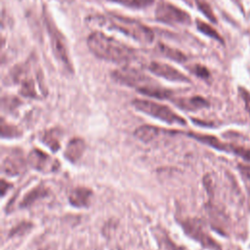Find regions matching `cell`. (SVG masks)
<instances>
[{"instance_id":"1","label":"cell","mask_w":250,"mask_h":250,"mask_svg":"<svg viewBox=\"0 0 250 250\" xmlns=\"http://www.w3.org/2000/svg\"><path fill=\"white\" fill-rule=\"evenodd\" d=\"M87 45L96 57L104 61L123 62L136 58L134 49L100 31H95L88 36Z\"/></svg>"},{"instance_id":"2","label":"cell","mask_w":250,"mask_h":250,"mask_svg":"<svg viewBox=\"0 0 250 250\" xmlns=\"http://www.w3.org/2000/svg\"><path fill=\"white\" fill-rule=\"evenodd\" d=\"M101 24L110 29H115L143 44H149L154 38V34L149 27L129 18L109 16L103 19Z\"/></svg>"},{"instance_id":"3","label":"cell","mask_w":250,"mask_h":250,"mask_svg":"<svg viewBox=\"0 0 250 250\" xmlns=\"http://www.w3.org/2000/svg\"><path fill=\"white\" fill-rule=\"evenodd\" d=\"M134 107L144 112L145 114L150 115L156 119H159L168 124H178V125H186V120L174 112L170 107L164 104H160L151 101L146 100H139L136 99L132 102Z\"/></svg>"},{"instance_id":"4","label":"cell","mask_w":250,"mask_h":250,"mask_svg":"<svg viewBox=\"0 0 250 250\" xmlns=\"http://www.w3.org/2000/svg\"><path fill=\"white\" fill-rule=\"evenodd\" d=\"M113 77L116 81L130 87L136 88L140 93L144 90L155 86L154 82L142 72L133 68H122L113 72Z\"/></svg>"},{"instance_id":"5","label":"cell","mask_w":250,"mask_h":250,"mask_svg":"<svg viewBox=\"0 0 250 250\" xmlns=\"http://www.w3.org/2000/svg\"><path fill=\"white\" fill-rule=\"evenodd\" d=\"M183 229L192 239L199 242L202 246L211 250H221L220 245L205 231L202 223L197 219H187L182 222Z\"/></svg>"},{"instance_id":"6","label":"cell","mask_w":250,"mask_h":250,"mask_svg":"<svg viewBox=\"0 0 250 250\" xmlns=\"http://www.w3.org/2000/svg\"><path fill=\"white\" fill-rule=\"evenodd\" d=\"M155 18L165 23L187 24L190 21V17L182 9L170 3H161L155 11Z\"/></svg>"},{"instance_id":"7","label":"cell","mask_w":250,"mask_h":250,"mask_svg":"<svg viewBox=\"0 0 250 250\" xmlns=\"http://www.w3.org/2000/svg\"><path fill=\"white\" fill-rule=\"evenodd\" d=\"M27 160L33 169L42 173L55 172L60 166L58 159H54L49 154L37 148L29 152Z\"/></svg>"},{"instance_id":"8","label":"cell","mask_w":250,"mask_h":250,"mask_svg":"<svg viewBox=\"0 0 250 250\" xmlns=\"http://www.w3.org/2000/svg\"><path fill=\"white\" fill-rule=\"evenodd\" d=\"M188 137L193 138L205 145H208L218 150H224V151H230L236 155L241 156L242 158L249 160L250 161V150L243 148V147H235L232 146H229L228 144H223L221 143L217 138L213 137V136H207V135H200V134H196V133H188L187 134Z\"/></svg>"},{"instance_id":"9","label":"cell","mask_w":250,"mask_h":250,"mask_svg":"<svg viewBox=\"0 0 250 250\" xmlns=\"http://www.w3.org/2000/svg\"><path fill=\"white\" fill-rule=\"evenodd\" d=\"M148 69L153 74L163 77L165 79L171 80V81H177V82H189V79L181 71H179L174 66L162 63L159 62H152L148 65Z\"/></svg>"},{"instance_id":"10","label":"cell","mask_w":250,"mask_h":250,"mask_svg":"<svg viewBox=\"0 0 250 250\" xmlns=\"http://www.w3.org/2000/svg\"><path fill=\"white\" fill-rule=\"evenodd\" d=\"M25 168V162L20 151H13L2 162L3 172L10 176L20 175Z\"/></svg>"},{"instance_id":"11","label":"cell","mask_w":250,"mask_h":250,"mask_svg":"<svg viewBox=\"0 0 250 250\" xmlns=\"http://www.w3.org/2000/svg\"><path fill=\"white\" fill-rule=\"evenodd\" d=\"M93 195V192L91 189L83 187H79L76 188H73L68 196L69 203L78 208L82 207H88L91 202V197Z\"/></svg>"},{"instance_id":"12","label":"cell","mask_w":250,"mask_h":250,"mask_svg":"<svg viewBox=\"0 0 250 250\" xmlns=\"http://www.w3.org/2000/svg\"><path fill=\"white\" fill-rule=\"evenodd\" d=\"M85 143L83 140L79 138H74L68 142L65 150H64V157L70 161L75 162L77 161L82 155L85 150Z\"/></svg>"},{"instance_id":"13","label":"cell","mask_w":250,"mask_h":250,"mask_svg":"<svg viewBox=\"0 0 250 250\" xmlns=\"http://www.w3.org/2000/svg\"><path fill=\"white\" fill-rule=\"evenodd\" d=\"M177 106L186 110H196L199 108L209 106V103L201 97H191L186 99H179L174 102Z\"/></svg>"},{"instance_id":"14","label":"cell","mask_w":250,"mask_h":250,"mask_svg":"<svg viewBox=\"0 0 250 250\" xmlns=\"http://www.w3.org/2000/svg\"><path fill=\"white\" fill-rule=\"evenodd\" d=\"M160 132H161L160 128L150 126V125H143L137 128V130L135 131V136L140 141L148 143V142H151L153 139H155Z\"/></svg>"},{"instance_id":"15","label":"cell","mask_w":250,"mask_h":250,"mask_svg":"<svg viewBox=\"0 0 250 250\" xmlns=\"http://www.w3.org/2000/svg\"><path fill=\"white\" fill-rule=\"evenodd\" d=\"M51 37H52V43H53V47H54L56 55L62 62H64L65 64H68L67 54H66V51L64 48L63 41L62 39H60L61 35H59L56 31H51Z\"/></svg>"},{"instance_id":"16","label":"cell","mask_w":250,"mask_h":250,"mask_svg":"<svg viewBox=\"0 0 250 250\" xmlns=\"http://www.w3.org/2000/svg\"><path fill=\"white\" fill-rule=\"evenodd\" d=\"M47 193H48V191L43 186H38L24 195V197L22 198V201L21 203V206L27 207L30 204H32L35 200H37L38 198L46 196Z\"/></svg>"},{"instance_id":"17","label":"cell","mask_w":250,"mask_h":250,"mask_svg":"<svg viewBox=\"0 0 250 250\" xmlns=\"http://www.w3.org/2000/svg\"><path fill=\"white\" fill-rule=\"evenodd\" d=\"M42 141L53 151H57L60 148V134L56 129H52L45 132V134L42 137Z\"/></svg>"},{"instance_id":"18","label":"cell","mask_w":250,"mask_h":250,"mask_svg":"<svg viewBox=\"0 0 250 250\" xmlns=\"http://www.w3.org/2000/svg\"><path fill=\"white\" fill-rule=\"evenodd\" d=\"M160 51L163 55H165L166 57H168L169 59H171L173 61L184 62L187 59L186 56L183 53H181L180 51L172 49V48H170L168 46H165V45H160Z\"/></svg>"},{"instance_id":"19","label":"cell","mask_w":250,"mask_h":250,"mask_svg":"<svg viewBox=\"0 0 250 250\" xmlns=\"http://www.w3.org/2000/svg\"><path fill=\"white\" fill-rule=\"evenodd\" d=\"M157 238L159 240V244L160 246L164 249V250H187L185 247L183 246H179L177 245L175 242H173L165 233H161L157 235Z\"/></svg>"},{"instance_id":"20","label":"cell","mask_w":250,"mask_h":250,"mask_svg":"<svg viewBox=\"0 0 250 250\" xmlns=\"http://www.w3.org/2000/svg\"><path fill=\"white\" fill-rule=\"evenodd\" d=\"M21 135V132L18 130L17 127L13 125L6 124L4 120L1 122V136L2 138H15Z\"/></svg>"},{"instance_id":"21","label":"cell","mask_w":250,"mask_h":250,"mask_svg":"<svg viewBox=\"0 0 250 250\" xmlns=\"http://www.w3.org/2000/svg\"><path fill=\"white\" fill-rule=\"evenodd\" d=\"M197 28H198L201 32H203L204 34H206V35H208V36H210V37H212V38H214V39H216V40L222 42L221 36H220V35L217 33V31H216L214 28H212L209 24L198 21H197Z\"/></svg>"},{"instance_id":"22","label":"cell","mask_w":250,"mask_h":250,"mask_svg":"<svg viewBox=\"0 0 250 250\" xmlns=\"http://www.w3.org/2000/svg\"><path fill=\"white\" fill-rule=\"evenodd\" d=\"M123 4L133 6V7H146L152 4L153 0H118Z\"/></svg>"},{"instance_id":"23","label":"cell","mask_w":250,"mask_h":250,"mask_svg":"<svg viewBox=\"0 0 250 250\" xmlns=\"http://www.w3.org/2000/svg\"><path fill=\"white\" fill-rule=\"evenodd\" d=\"M196 2H197V5H198L199 9L201 10V12L204 13V15H206V17H208L209 20H211L212 21H216V19H215L213 13H212L210 7L206 3H204V2H199L198 0Z\"/></svg>"},{"instance_id":"24","label":"cell","mask_w":250,"mask_h":250,"mask_svg":"<svg viewBox=\"0 0 250 250\" xmlns=\"http://www.w3.org/2000/svg\"><path fill=\"white\" fill-rule=\"evenodd\" d=\"M193 72L201 78H208L209 77V71L207 70V68H205L202 65H195L193 67Z\"/></svg>"}]
</instances>
